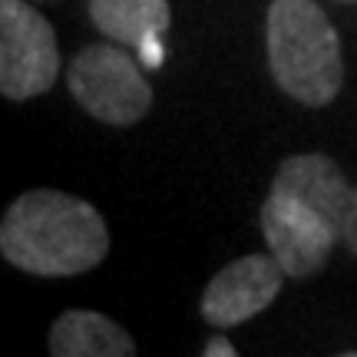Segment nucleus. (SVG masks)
<instances>
[{
	"label": "nucleus",
	"instance_id": "nucleus-1",
	"mask_svg": "<svg viewBox=\"0 0 357 357\" xmlns=\"http://www.w3.org/2000/svg\"><path fill=\"white\" fill-rule=\"evenodd\" d=\"M0 255L40 278H70L109 255V229L100 208L60 189H33L13 199L0 222Z\"/></svg>",
	"mask_w": 357,
	"mask_h": 357
},
{
	"label": "nucleus",
	"instance_id": "nucleus-2",
	"mask_svg": "<svg viewBox=\"0 0 357 357\" xmlns=\"http://www.w3.org/2000/svg\"><path fill=\"white\" fill-rule=\"evenodd\" d=\"M268 66L275 83L305 106H328L341 93V40L314 0H271Z\"/></svg>",
	"mask_w": 357,
	"mask_h": 357
},
{
	"label": "nucleus",
	"instance_id": "nucleus-3",
	"mask_svg": "<svg viewBox=\"0 0 357 357\" xmlns=\"http://www.w3.org/2000/svg\"><path fill=\"white\" fill-rule=\"evenodd\" d=\"M119 47H83L66 66V86L93 119L106 126H136L153 106V86L139 63Z\"/></svg>",
	"mask_w": 357,
	"mask_h": 357
},
{
	"label": "nucleus",
	"instance_id": "nucleus-4",
	"mask_svg": "<svg viewBox=\"0 0 357 357\" xmlns=\"http://www.w3.org/2000/svg\"><path fill=\"white\" fill-rule=\"evenodd\" d=\"M60 79V47L50 20L26 0H0V93L33 100Z\"/></svg>",
	"mask_w": 357,
	"mask_h": 357
},
{
	"label": "nucleus",
	"instance_id": "nucleus-5",
	"mask_svg": "<svg viewBox=\"0 0 357 357\" xmlns=\"http://www.w3.org/2000/svg\"><path fill=\"white\" fill-rule=\"evenodd\" d=\"M351 192L354 185L344 178L341 166L324 153L288 155L275 172L271 182V199L288 205L301 215L314 218L318 225L331 231L334 238L344 242V222L351 208Z\"/></svg>",
	"mask_w": 357,
	"mask_h": 357
},
{
	"label": "nucleus",
	"instance_id": "nucleus-6",
	"mask_svg": "<svg viewBox=\"0 0 357 357\" xmlns=\"http://www.w3.org/2000/svg\"><path fill=\"white\" fill-rule=\"evenodd\" d=\"M281 278H284V268L278 265V258L271 252L235 258L205 284L202 305H199L202 321H208L212 328H222V331L245 324L278 298Z\"/></svg>",
	"mask_w": 357,
	"mask_h": 357
},
{
	"label": "nucleus",
	"instance_id": "nucleus-7",
	"mask_svg": "<svg viewBox=\"0 0 357 357\" xmlns=\"http://www.w3.org/2000/svg\"><path fill=\"white\" fill-rule=\"evenodd\" d=\"M258 218H261L268 252L278 258V265L284 268L288 278H311V275H318L321 268L328 265L331 248L341 242L324 225L311 222L307 215L294 212L288 205H281L271 195L261 202V215Z\"/></svg>",
	"mask_w": 357,
	"mask_h": 357
},
{
	"label": "nucleus",
	"instance_id": "nucleus-8",
	"mask_svg": "<svg viewBox=\"0 0 357 357\" xmlns=\"http://www.w3.org/2000/svg\"><path fill=\"white\" fill-rule=\"evenodd\" d=\"M53 357H132L136 341L100 311H63L47 334Z\"/></svg>",
	"mask_w": 357,
	"mask_h": 357
},
{
	"label": "nucleus",
	"instance_id": "nucleus-9",
	"mask_svg": "<svg viewBox=\"0 0 357 357\" xmlns=\"http://www.w3.org/2000/svg\"><path fill=\"white\" fill-rule=\"evenodd\" d=\"M89 17L109 40L132 50L162 40L172 26L169 0H89Z\"/></svg>",
	"mask_w": 357,
	"mask_h": 357
},
{
	"label": "nucleus",
	"instance_id": "nucleus-10",
	"mask_svg": "<svg viewBox=\"0 0 357 357\" xmlns=\"http://www.w3.org/2000/svg\"><path fill=\"white\" fill-rule=\"evenodd\" d=\"M344 245L357 258V185L351 192V208H347V222H344Z\"/></svg>",
	"mask_w": 357,
	"mask_h": 357
},
{
	"label": "nucleus",
	"instance_id": "nucleus-11",
	"mask_svg": "<svg viewBox=\"0 0 357 357\" xmlns=\"http://www.w3.org/2000/svg\"><path fill=\"white\" fill-rule=\"evenodd\" d=\"M235 354H238V351H235L225 337H212V341L202 347V357H235Z\"/></svg>",
	"mask_w": 357,
	"mask_h": 357
}]
</instances>
